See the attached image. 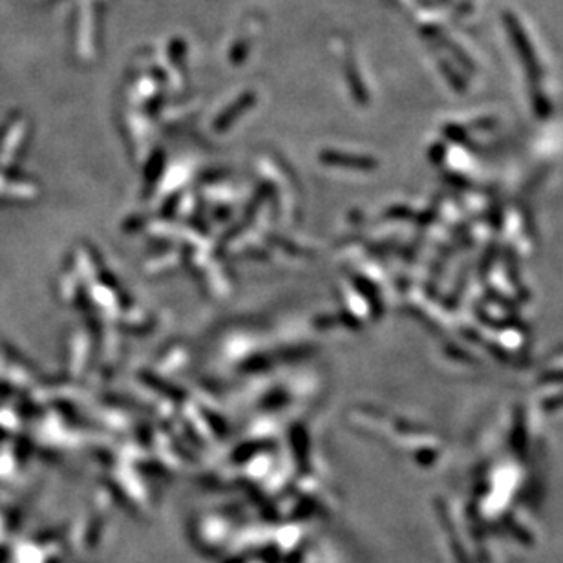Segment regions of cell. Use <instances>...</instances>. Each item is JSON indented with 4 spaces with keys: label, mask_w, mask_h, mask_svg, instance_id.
I'll return each instance as SVG.
<instances>
[{
    "label": "cell",
    "mask_w": 563,
    "mask_h": 563,
    "mask_svg": "<svg viewBox=\"0 0 563 563\" xmlns=\"http://www.w3.org/2000/svg\"><path fill=\"white\" fill-rule=\"evenodd\" d=\"M503 24H505V30H507L508 33V38H510L512 46H514L521 64H523L525 72H527V75L536 82L537 79L542 77V68H540L536 51H534V46L532 43H530L529 35H527L525 28L521 26L520 18H518L514 13L510 11L503 13Z\"/></svg>",
    "instance_id": "1"
},
{
    "label": "cell",
    "mask_w": 563,
    "mask_h": 563,
    "mask_svg": "<svg viewBox=\"0 0 563 563\" xmlns=\"http://www.w3.org/2000/svg\"><path fill=\"white\" fill-rule=\"evenodd\" d=\"M422 31H424V35H427V37L434 38L435 43L439 44L443 50H446L448 53H450V55L456 59V63H459L461 66H465V68L470 70V72H473V70H476L472 57H468V53H466V51L463 50L459 44L454 43L452 38L448 37V35H444V31L437 30V28H431V26H428V28H422Z\"/></svg>",
    "instance_id": "2"
},
{
    "label": "cell",
    "mask_w": 563,
    "mask_h": 563,
    "mask_svg": "<svg viewBox=\"0 0 563 563\" xmlns=\"http://www.w3.org/2000/svg\"><path fill=\"white\" fill-rule=\"evenodd\" d=\"M437 514H439V521L443 523L444 530H446L448 543H450V547H452V552H454V556H456L457 563H468L465 549L461 547V540H459V536H457L456 530H454V521H452V518H450V514H448L444 503H437Z\"/></svg>",
    "instance_id": "3"
},
{
    "label": "cell",
    "mask_w": 563,
    "mask_h": 563,
    "mask_svg": "<svg viewBox=\"0 0 563 563\" xmlns=\"http://www.w3.org/2000/svg\"><path fill=\"white\" fill-rule=\"evenodd\" d=\"M437 63H439V70L444 73V77H446V81L450 82V85H452L454 88L465 90V81L461 79V75L457 73V70L454 68L452 64L448 63V60H444V59H439Z\"/></svg>",
    "instance_id": "4"
},
{
    "label": "cell",
    "mask_w": 563,
    "mask_h": 563,
    "mask_svg": "<svg viewBox=\"0 0 563 563\" xmlns=\"http://www.w3.org/2000/svg\"><path fill=\"white\" fill-rule=\"evenodd\" d=\"M505 523H507L508 530H510V532L514 534V537H516L518 542L525 543V545H527V543H532V537H530L529 530H525L523 527H520V525H518L516 521L512 523V521H508V520H507V521H505Z\"/></svg>",
    "instance_id": "5"
}]
</instances>
